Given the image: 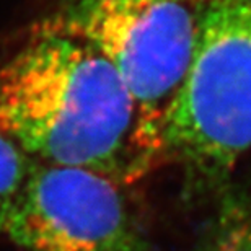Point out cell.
I'll return each instance as SVG.
<instances>
[{
	"instance_id": "cell-1",
	"label": "cell",
	"mask_w": 251,
	"mask_h": 251,
	"mask_svg": "<svg viewBox=\"0 0 251 251\" xmlns=\"http://www.w3.org/2000/svg\"><path fill=\"white\" fill-rule=\"evenodd\" d=\"M0 132L34 162L90 170L121 186L162 165L111 64L39 28L0 67Z\"/></svg>"
},
{
	"instance_id": "cell-2",
	"label": "cell",
	"mask_w": 251,
	"mask_h": 251,
	"mask_svg": "<svg viewBox=\"0 0 251 251\" xmlns=\"http://www.w3.org/2000/svg\"><path fill=\"white\" fill-rule=\"evenodd\" d=\"M207 0H67L39 29L74 38L116 70L160 163L165 130L198 54Z\"/></svg>"
},
{
	"instance_id": "cell-3",
	"label": "cell",
	"mask_w": 251,
	"mask_h": 251,
	"mask_svg": "<svg viewBox=\"0 0 251 251\" xmlns=\"http://www.w3.org/2000/svg\"><path fill=\"white\" fill-rule=\"evenodd\" d=\"M251 150V0H207L196 61L165 130V158L222 175Z\"/></svg>"
},
{
	"instance_id": "cell-4",
	"label": "cell",
	"mask_w": 251,
	"mask_h": 251,
	"mask_svg": "<svg viewBox=\"0 0 251 251\" xmlns=\"http://www.w3.org/2000/svg\"><path fill=\"white\" fill-rule=\"evenodd\" d=\"M121 184L36 162L2 237L22 251H149Z\"/></svg>"
},
{
	"instance_id": "cell-5",
	"label": "cell",
	"mask_w": 251,
	"mask_h": 251,
	"mask_svg": "<svg viewBox=\"0 0 251 251\" xmlns=\"http://www.w3.org/2000/svg\"><path fill=\"white\" fill-rule=\"evenodd\" d=\"M198 251H251V194L225 201Z\"/></svg>"
},
{
	"instance_id": "cell-6",
	"label": "cell",
	"mask_w": 251,
	"mask_h": 251,
	"mask_svg": "<svg viewBox=\"0 0 251 251\" xmlns=\"http://www.w3.org/2000/svg\"><path fill=\"white\" fill-rule=\"evenodd\" d=\"M36 162L0 132V235L26 186Z\"/></svg>"
}]
</instances>
